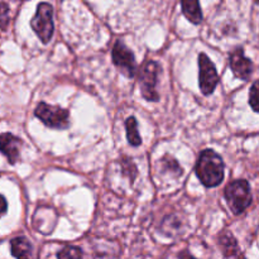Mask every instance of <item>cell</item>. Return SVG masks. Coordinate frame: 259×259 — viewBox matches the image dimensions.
Listing matches in <instances>:
<instances>
[{"label":"cell","mask_w":259,"mask_h":259,"mask_svg":"<svg viewBox=\"0 0 259 259\" xmlns=\"http://www.w3.org/2000/svg\"><path fill=\"white\" fill-rule=\"evenodd\" d=\"M113 62L126 77H134L137 72V62L134 53L121 40H116L113 47Z\"/></svg>","instance_id":"52a82bcc"},{"label":"cell","mask_w":259,"mask_h":259,"mask_svg":"<svg viewBox=\"0 0 259 259\" xmlns=\"http://www.w3.org/2000/svg\"><path fill=\"white\" fill-rule=\"evenodd\" d=\"M159 66L154 61H147L141 72V90L142 96L148 101H158L159 95L156 90L157 75Z\"/></svg>","instance_id":"8992f818"},{"label":"cell","mask_w":259,"mask_h":259,"mask_svg":"<svg viewBox=\"0 0 259 259\" xmlns=\"http://www.w3.org/2000/svg\"><path fill=\"white\" fill-rule=\"evenodd\" d=\"M35 116L52 129H66L70 125L68 111L60 106H53L50 104L39 103L34 110Z\"/></svg>","instance_id":"277c9868"},{"label":"cell","mask_w":259,"mask_h":259,"mask_svg":"<svg viewBox=\"0 0 259 259\" xmlns=\"http://www.w3.org/2000/svg\"><path fill=\"white\" fill-rule=\"evenodd\" d=\"M229 65L233 73H234L238 78L248 80V78L250 77V75H252L253 63L249 58L245 57L244 50H243L242 47H237L232 53H230Z\"/></svg>","instance_id":"ba28073f"},{"label":"cell","mask_w":259,"mask_h":259,"mask_svg":"<svg viewBox=\"0 0 259 259\" xmlns=\"http://www.w3.org/2000/svg\"><path fill=\"white\" fill-rule=\"evenodd\" d=\"M196 175L205 187L219 186L224 180V162L212 149L201 152L196 163Z\"/></svg>","instance_id":"6da1fadb"},{"label":"cell","mask_w":259,"mask_h":259,"mask_svg":"<svg viewBox=\"0 0 259 259\" xmlns=\"http://www.w3.org/2000/svg\"><path fill=\"white\" fill-rule=\"evenodd\" d=\"M125 129H126V138L131 146L138 147L142 144V138L138 133V123L134 116H129L125 121Z\"/></svg>","instance_id":"7c38bea8"},{"label":"cell","mask_w":259,"mask_h":259,"mask_svg":"<svg viewBox=\"0 0 259 259\" xmlns=\"http://www.w3.org/2000/svg\"><path fill=\"white\" fill-rule=\"evenodd\" d=\"M57 259H82V250L73 245H67L57 253Z\"/></svg>","instance_id":"5bb4252c"},{"label":"cell","mask_w":259,"mask_h":259,"mask_svg":"<svg viewBox=\"0 0 259 259\" xmlns=\"http://www.w3.org/2000/svg\"><path fill=\"white\" fill-rule=\"evenodd\" d=\"M2 8H3V10H2V28H3V30H5V29H7V22H8V19H7V14H8L7 4H5V3H2Z\"/></svg>","instance_id":"e0dca14e"},{"label":"cell","mask_w":259,"mask_h":259,"mask_svg":"<svg viewBox=\"0 0 259 259\" xmlns=\"http://www.w3.org/2000/svg\"><path fill=\"white\" fill-rule=\"evenodd\" d=\"M182 12H184L185 17L194 24H199L202 22V13L201 8H200L199 2H189L185 0L181 3Z\"/></svg>","instance_id":"8fae6325"},{"label":"cell","mask_w":259,"mask_h":259,"mask_svg":"<svg viewBox=\"0 0 259 259\" xmlns=\"http://www.w3.org/2000/svg\"><path fill=\"white\" fill-rule=\"evenodd\" d=\"M32 29L43 43H48L53 35V8L48 3H40L37 7V13L30 20Z\"/></svg>","instance_id":"3957f363"},{"label":"cell","mask_w":259,"mask_h":259,"mask_svg":"<svg viewBox=\"0 0 259 259\" xmlns=\"http://www.w3.org/2000/svg\"><path fill=\"white\" fill-rule=\"evenodd\" d=\"M249 104L253 110L259 113V81H255L250 88Z\"/></svg>","instance_id":"9a60e30c"},{"label":"cell","mask_w":259,"mask_h":259,"mask_svg":"<svg viewBox=\"0 0 259 259\" xmlns=\"http://www.w3.org/2000/svg\"><path fill=\"white\" fill-rule=\"evenodd\" d=\"M180 259H196V258L192 257L189 252H182L181 254H180Z\"/></svg>","instance_id":"ac0fdd59"},{"label":"cell","mask_w":259,"mask_h":259,"mask_svg":"<svg viewBox=\"0 0 259 259\" xmlns=\"http://www.w3.org/2000/svg\"><path fill=\"white\" fill-rule=\"evenodd\" d=\"M225 199L234 214L239 215L252 204L250 186L245 180H235L225 187Z\"/></svg>","instance_id":"7a4b0ae2"},{"label":"cell","mask_w":259,"mask_h":259,"mask_svg":"<svg viewBox=\"0 0 259 259\" xmlns=\"http://www.w3.org/2000/svg\"><path fill=\"white\" fill-rule=\"evenodd\" d=\"M0 141H2V152L8 158L9 163H17L18 159H19L22 141L10 133H3Z\"/></svg>","instance_id":"9c48e42d"},{"label":"cell","mask_w":259,"mask_h":259,"mask_svg":"<svg viewBox=\"0 0 259 259\" xmlns=\"http://www.w3.org/2000/svg\"><path fill=\"white\" fill-rule=\"evenodd\" d=\"M219 82V75L212 61L205 53L199 55V83L204 95L214 93Z\"/></svg>","instance_id":"5b68a950"},{"label":"cell","mask_w":259,"mask_h":259,"mask_svg":"<svg viewBox=\"0 0 259 259\" xmlns=\"http://www.w3.org/2000/svg\"><path fill=\"white\" fill-rule=\"evenodd\" d=\"M121 168H123L124 175H125V176H128V179L133 182L134 179H136V176H137V168H136V166H134L133 161L124 158L123 161H121Z\"/></svg>","instance_id":"2e32d148"},{"label":"cell","mask_w":259,"mask_h":259,"mask_svg":"<svg viewBox=\"0 0 259 259\" xmlns=\"http://www.w3.org/2000/svg\"><path fill=\"white\" fill-rule=\"evenodd\" d=\"M2 201H3V210H2V212H3V215H5V214H7V200H5L4 196H2Z\"/></svg>","instance_id":"d6986e66"},{"label":"cell","mask_w":259,"mask_h":259,"mask_svg":"<svg viewBox=\"0 0 259 259\" xmlns=\"http://www.w3.org/2000/svg\"><path fill=\"white\" fill-rule=\"evenodd\" d=\"M220 245H222L223 250H224V254L228 258H235L238 255L237 240L230 234L225 233V234H223L220 237Z\"/></svg>","instance_id":"4fadbf2b"},{"label":"cell","mask_w":259,"mask_h":259,"mask_svg":"<svg viewBox=\"0 0 259 259\" xmlns=\"http://www.w3.org/2000/svg\"><path fill=\"white\" fill-rule=\"evenodd\" d=\"M13 257L17 259H34L33 248L29 240L25 237H17L10 242Z\"/></svg>","instance_id":"30bf717a"}]
</instances>
